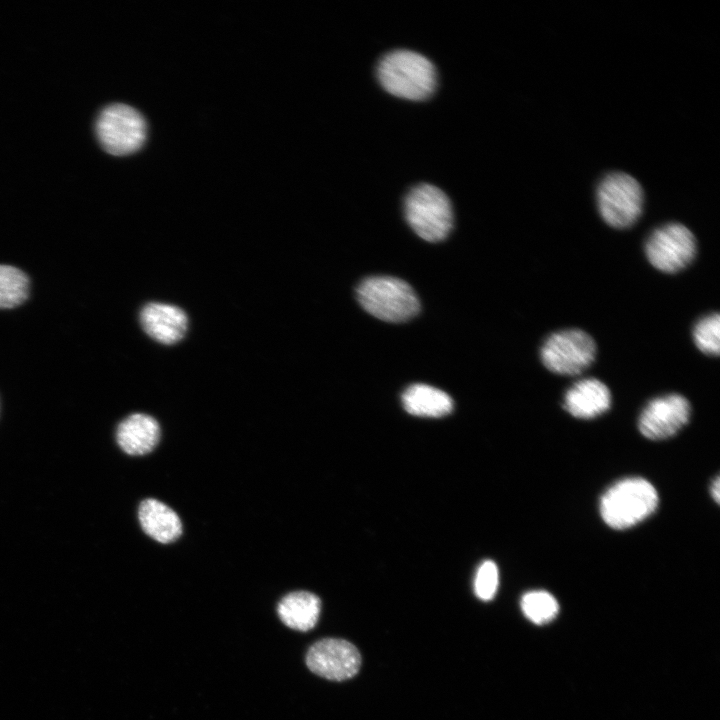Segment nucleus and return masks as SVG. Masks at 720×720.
Here are the masks:
<instances>
[{
	"mask_svg": "<svg viewBox=\"0 0 720 720\" xmlns=\"http://www.w3.org/2000/svg\"><path fill=\"white\" fill-rule=\"evenodd\" d=\"M147 126L143 116L133 107L112 104L97 119L96 132L102 147L116 156L128 155L142 147Z\"/></svg>",
	"mask_w": 720,
	"mask_h": 720,
	"instance_id": "obj_7",
	"label": "nucleus"
},
{
	"mask_svg": "<svg viewBox=\"0 0 720 720\" xmlns=\"http://www.w3.org/2000/svg\"><path fill=\"white\" fill-rule=\"evenodd\" d=\"M405 217L414 232L428 242L444 240L453 226V213L446 194L431 184L413 187L404 201Z\"/></svg>",
	"mask_w": 720,
	"mask_h": 720,
	"instance_id": "obj_4",
	"label": "nucleus"
},
{
	"mask_svg": "<svg viewBox=\"0 0 720 720\" xmlns=\"http://www.w3.org/2000/svg\"><path fill=\"white\" fill-rule=\"evenodd\" d=\"M521 608L525 616L536 624H545L553 620L559 605L553 595L547 591H530L523 595Z\"/></svg>",
	"mask_w": 720,
	"mask_h": 720,
	"instance_id": "obj_18",
	"label": "nucleus"
},
{
	"mask_svg": "<svg viewBox=\"0 0 720 720\" xmlns=\"http://www.w3.org/2000/svg\"><path fill=\"white\" fill-rule=\"evenodd\" d=\"M610 405L609 388L596 378L577 381L564 395V409L576 418L592 419L606 412Z\"/></svg>",
	"mask_w": 720,
	"mask_h": 720,
	"instance_id": "obj_12",
	"label": "nucleus"
},
{
	"mask_svg": "<svg viewBox=\"0 0 720 720\" xmlns=\"http://www.w3.org/2000/svg\"><path fill=\"white\" fill-rule=\"evenodd\" d=\"M377 77L390 94L413 101L429 98L436 87V70L425 56L410 50H394L377 66Z\"/></svg>",
	"mask_w": 720,
	"mask_h": 720,
	"instance_id": "obj_1",
	"label": "nucleus"
},
{
	"mask_svg": "<svg viewBox=\"0 0 720 720\" xmlns=\"http://www.w3.org/2000/svg\"><path fill=\"white\" fill-rule=\"evenodd\" d=\"M160 426L150 415L135 413L118 425L116 440L120 448L133 456L151 452L160 440Z\"/></svg>",
	"mask_w": 720,
	"mask_h": 720,
	"instance_id": "obj_13",
	"label": "nucleus"
},
{
	"mask_svg": "<svg viewBox=\"0 0 720 720\" xmlns=\"http://www.w3.org/2000/svg\"><path fill=\"white\" fill-rule=\"evenodd\" d=\"M144 331L162 344H174L186 333L188 318L179 307L166 303L146 304L140 312Z\"/></svg>",
	"mask_w": 720,
	"mask_h": 720,
	"instance_id": "obj_11",
	"label": "nucleus"
},
{
	"mask_svg": "<svg viewBox=\"0 0 720 720\" xmlns=\"http://www.w3.org/2000/svg\"><path fill=\"white\" fill-rule=\"evenodd\" d=\"M498 568L491 560L484 561L478 568L475 581L474 591L476 596L483 600H491L498 587Z\"/></svg>",
	"mask_w": 720,
	"mask_h": 720,
	"instance_id": "obj_20",
	"label": "nucleus"
},
{
	"mask_svg": "<svg viewBox=\"0 0 720 720\" xmlns=\"http://www.w3.org/2000/svg\"><path fill=\"white\" fill-rule=\"evenodd\" d=\"M308 669L327 680L344 681L354 677L361 667V654L342 638H323L313 643L305 657Z\"/></svg>",
	"mask_w": 720,
	"mask_h": 720,
	"instance_id": "obj_9",
	"label": "nucleus"
},
{
	"mask_svg": "<svg viewBox=\"0 0 720 720\" xmlns=\"http://www.w3.org/2000/svg\"><path fill=\"white\" fill-rule=\"evenodd\" d=\"M404 409L415 416L442 417L453 410V401L444 391L426 384H413L402 394Z\"/></svg>",
	"mask_w": 720,
	"mask_h": 720,
	"instance_id": "obj_16",
	"label": "nucleus"
},
{
	"mask_svg": "<svg viewBox=\"0 0 720 720\" xmlns=\"http://www.w3.org/2000/svg\"><path fill=\"white\" fill-rule=\"evenodd\" d=\"M693 340L697 348L709 356H718L720 351L719 313L708 314L697 321L693 328Z\"/></svg>",
	"mask_w": 720,
	"mask_h": 720,
	"instance_id": "obj_19",
	"label": "nucleus"
},
{
	"mask_svg": "<svg viewBox=\"0 0 720 720\" xmlns=\"http://www.w3.org/2000/svg\"><path fill=\"white\" fill-rule=\"evenodd\" d=\"M596 343L581 329H565L549 335L540 349V358L551 372L574 376L587 369L595 359Z\"/></svg>",
	"mask_w": 720,
	"mask_h": 720,
	"instance_id": "obj_6",
	"label": "nucleus"
},
{
	"mask_svg": "<svg viewBox=\"0 0 720 720\" xmlns=\"http://www.w3.org/2000/svg\"><path fill=\"white\" fill-rule=\"evenodd\" d=\"M711 494H712L714 500L716 501V503H719V498H720V479H719L718 476L715 478V480H714L713 483H712V486H711Z\"/></svg>",
	"mask_w": 720,
	"mask_h": 720,
	"instance_id": "obj_21",
	"label": "nucleus"
},
{
	"mask_svg": "<svg viewBox=\"0 0 720 720\" xmlns=\"http://www.w3.org/2000/svg\"><path fill=\"white\" fill-rule=\"evenodd\" d=\"M356 297L369 314L387 322H405L420 311V301L412 287L391 276L365 278L356 288Z\"/></svg>",
	"mask_w": 720,
	"mask_h": 720,
	"instance_id": "obj_2",
	"label": "nucleus"
},
{
	"mask_svg": "<svg viewBox=\"0 0 720 720\" xmlns=\"http://www.w3.org/2000/svg\"><path fill=\"white\" fill-rule=\"evenodd\" d=\"M321 611L320 598L308 591L285 595L277 605V613L287 627L306 632L315 627Z\"/></svg>",
	"mask_w": 720,
	"mask_h": 720,
	"instance_id": "obj_15",
	"label": "nucleus"
},
{
	"mask_svg": "<svg viewBox=\"0 0 720 720\" xmlns=\"http://www.w3.org/2000/svg\"><path fill=\"white\" fill-rule=\"evenodd\" d=\"M658 505L654 486L640 477L622 479L602 496L600 513L613 529H627L650 516Z\"/></svg>",
	"mask_w": 720,
	"mask_h": 720,
	"instance_id": "obj_3",
	"label": "nucleus"
},
{
	"mask_svg": "<svg viewBox=\"0 0 720 720\" xmlns=\"http://www.w3.org/2000/svg\"><path fill=\"white\" fill-rule=\"evenodd\" d=\"M643 190L631 175L613 172L606 175L597 188V206L602 219L611 227H631L643 208Z\"/></svg>",
	"mask_w": 720,
	"mask_h": 720,
	"instance_id": "obj_5",
	"label": "nucleus"
},
{
	"mask_svg": "<svg viewBox=\"0 0 720 720\" xmlns=\"http://www.w3.org/2000/svg\"><path fill=\"white\" fill-rule=\"evenodd\" d=\"M29 294V279L20 269L0 264V309L23 303Z\"/></svg>",
	"mask_w": 720,
	"mask_h": 720,
	"instance_id": "obj_17",
	"label": "nucleus"
},
{
	"mask_svg": "<svg viewBox=\"0 0 720 720\" xmlns=\"http://www.w3.org/2000/svg\"><path fill=\"white\" fill-rule=\"evenodd\" d=\"M691 406L680 394H667L652 399L642 410L638 427L651 440L667 439L680 431L689 421Z\"/></svg>",
	"mask_w": 720,
	"mask_h": 720,
	"instance_id": "obj_10",
	"label": "nucleus"
},
{
	"mask_svg": "<svg viewBox=\"0 0 720 720\" xmlns=\"http://www.w3.org/2000/svg\"><path fill=\"white\" fill-rule=\"evenodd\" d=\"M138 518L143 531L159 543L174 542L182 534L179 516L159 500H143L139 505Z\"/></svg>",
	"mask_w": 720,
	"mask_h": 720,
	"instance_id": "obj_14",
	"label": "nucleus"
},
{
	"mask_svg": "<svg viewBox=\"0 0 720 720\" xmlns=\"http://www.w3.org/2000/svg\"><path fill=\"white\" fill-rule=\"evenodd\" d=\"M644 249L653 267L665 273H676L693 261L697 244L693 233L686 226L668 223L649 235Z\"/></svg>",
	"mask_w": 720,
	"mask_h": 720,
	"instance_id": "obj_8",
	"label": "nucleus"
}]
</instances>
